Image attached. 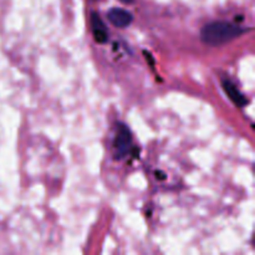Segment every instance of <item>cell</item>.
Here are the masks:
<instances>
[{
  "instance_id": "cell-2",
  "label": "cell",
  "mask_w": 255,
  "mask_h": 255,
  "mask_svg": "<svg viewBox=\"0 0 255 255\" xmlns=\"http://www.w3.org/2000/svg\"><path fill=\"white\" fill-rule=\"evenodd\" d=\"M132 143L131 132L125 125H120L119 132L115 138V149H116L117 158H121L128 152L129 147Z\"/></svg>"
},
{
  "instance_id": "cell-4",
  "label": "cell",
  "mask_w": 255,
  "mask_h": 255,
  "mask_svg": "<svg viewBox=\"0 0 255 255\" xmlns=\"http://www.w3.org/2000/svg\"><path fill=\"white\" fill-rule=\"evenodd\" d=\"M222 84H223L224 91L227 92V95L229 96V99H231L232 101L237 105V106L243 107L248 104V101H247L246 97L242 95V92L239 91L238 87H237L236 85L231 81V80H227V79L223 80V82H222Z\"/></svg>"
},
{
  "instance_id": "cell-5",
  "label": "cell",
  "mask_w": 255,
  "mask_h": 255,
  "mask_svg": "<svg viewBox=\"0 0 255 255\" xmlns=\"http://www.w3.org/2000/svg\"><path fill=\"white\" fill-rule=\"evenodd\" d=\"M91 21H92V27H94V30H107L106 26H105L104 21L101 20V17H100L97 14H95V12H92Z\"/></svg>"
},
{
  "instance_id": "cell-1",
  "label": "cell",
  "mask_w": 255,
  "mask_h": 255,
  "mask_svg": "<svg viewBox=\"0 0 255 255\" xmlns=\"http://www.w3.org/2000/svg\"><path fill=\"white\" fill-rule=\"evenodd\" d=\"M247 31L248 29H243V27L236 24H231V22L213 21L202 27L201 37L202 41L206 44L212 45V46H219V45L232 41Z\"/></svg>"
},
{
  "instance_id": "cell-6",
  "label": "cell",
  "mask_w": 255,
  "mask_h": 255,
  "mask_svg": "<svg viewBox=\"0 0 255 255\" xmlns=\"http://www.w3.org/2000/svg\"><path fill=\"white\" fill-rule=\"evenodd\" d=\"M94 37L99 44H105L107 41V30H94Z\"/></svg>"
},
{
  "instance_id": "cell-3",
  "label": "cell",
  "mask_w": 255,
  "mask_h": 255,
  "mask_svg": "<svg viewBox=\"0 0 255 255\" xmlns=\"http://www.w3.org/2000/svg\"><path fill=\"white\" fill-rule=\"evenodd\" d=\"M107 17L117 27H127L133 21V16L131 12L121 9V7H112L107 14Z\"/></svg>"
},
{
  "instance_id": "cell-7",
  "label": "cell",
  "mask_w": 255,
  "mask_h": 255,
  "mask_svg": "<svg viewBox=\"0 0 255 255\" xmlns=\"http://www.w3.org/2000/svg\"><path fill=\"white\" fill-rule=\"evenodd\" d=\"M120 1L125 2V4H132V2H133V0H120Z\"/></svg>"
}]
</instances>
